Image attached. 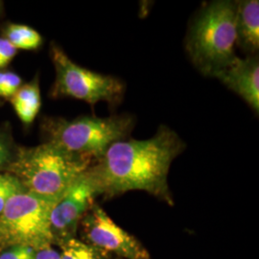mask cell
I'll list each match as a JSON object with an SVG mask.
<instances>
[{
  "label": "cell",
  "instance_id": "52a82bcc",
  "mask_svg": "<svg viewBox=\"0 0 259 259\" xmlns=\"http://www.w3.org/2000/svg\"><path fill=\"white\" fill-rule=\"evenodd\" d=\"M83 230L90 244L108 254L114 253L122 259H150L142 244L113 222L99 205L93 204L89 210Z\"/></svg>",
  "mask_w": 259,
  "mask_h": 259
},
{
  "label": "cell",
  "instance_id": "9a60e30c",
  "mask_svg": "<svg viewBox=\"0 0 259 259\" xmlns=\"http://www.w3.org/2000/svg\"><path fill=\"white\" fill-rule=\"evenodd\" d=\"M21 79L19 75L13 72H0V96L13 97L19 91Z\"/></svg>",
  "mask_w": 259,
  "mask_h": 259
},
{
  "label": "cell",
  "instance_id": "5bb4252c",
  "mask_svg": "<svg viewBox=\"0 0 259 259\" xmlns=\"http://www.w3.org/2000/svg\"><path fill=\"white\" fill-rule=\"evenodd\" d=\"M21 191L22 185L17 177L9 174L0 175V214L10 199Z\"/></svg>",
  "mask_w": 259,
  "mask_h": 259
},
{
  "label": "cell",
  "instance_id": "2e32d148",
  "mask_svg": "<svg viewBox=\"0 0 259 259\" xmlns=\"http://www.w3.org/2000/svg\"><path fill=\"white\" fill-rule=\"evenodd\" d=\"M36 250L28 246H14L10 250L3 252L0 259H35Z\"/></svg>",
  "mask_w": 259,
  "mask_h": 259
},
{
  "label": "cell",
  "instance_id": "30bf717a",
  "mask_svg": "<svg viewBox=\"0 0 259 259\" xmlns=\"http://www.w3.org/2000/svg\"><path fill=\"white\" fill-rule=\"evenodd\" d=\"M236 46L248 53L255 56L259 48V2L245 0L236 2Z\"/></svg>",
  "mask_w": 259,
  "mask_h": 259
},
{
  "label": "cell",
  "instance_id": "4fadbf2b",
  "mask_svg": "<svg viewBox=\"0 0 259 259\" xmlns=\"http://www.w3.org/2000/svg\"><path fill=\"white\" fill-rule=\"evenodd\" d=\"M6 37L17 49L23 50L37 49L42 42L41 36L36 30L20 24L10 25L6 32Z\"/></svg>",
  "mask_w": 259,
  "mask_h": 259
},
{
  "label": "cell",
  "instance_id": "ac0fdd59",
  "mask_svg": "<svg viewBox=\"0 0 259 259\" xmlns=\"http://www.w3.org/2000/svg\"><path fill=\"white\" fill-rule=\"evenodd\" d=\"M35 259H61V255L59 251L48 246L36 250Z\"/></svg>",
  "mask_w": 259,
  "mask_h": 259
},
{
  "label": "cell",
  "instance_id": "6da1fadb",
  "mask_svg": "<svg viewBox=\"0 0 259 259\" xmlns=\"http://www.w3.org/2000/svg\"><path fill=\"white\" fill-rule=\"evenodd\" d=\"M185 149L173 130L160 126L152 139L120 140L106 151L90 172L100 194L110 197L133 190L148 192L173 204L167 176L172 161Z\"/></svg>",
  "mask_w": 259,
  "mask_h": 259
},
{
  "label": "cell",
  "instance_id": "3957f363",
  "mask_svg": "<svg viewBox=\"0 0 259 259\" xmlns=\"http://www.w3.org/2000/svg\"><path fill=\"white\" fill-rule=\"evenodd\" d=\"M90 161L48 142L26 150L15 167L17 178L28 192L60 200L69 186L88 171Z\"/></svg>",
  "mask_w": 259,
  "mask_h": 259
},
{
  "label": "cell",
  "instance_id": "8992f818",
  "mask_svg": "<svg viewBox=\"0 0 259 259\" xmlns=\"http://www.w3.org/2000/svg\"><path fill=\"white\" fill-rule=\"evenodd\" d=\"M51 52L56 69L55 96L71 97L91 105L100 101L116 105L122 100L125 87L120 80L76 65L60 47H52Z\"/></svg>",
  "mask_w": 259,
  "mask_h": 259
},
{
  "label": "cell",
  "instance_id": "7a4b0ae2",
  "mask_svg": "<svg viewBox=\"0 0 259 259\" xmlns=\"http://www.w3.org/2000/svg\"><path fill=\"white\" fill-rule=\"evenodd\" d=\"M236 2L214 1L196 16L186 38V51L195 67L216 77L237 57Z\"/></svg>",
  "mask_w": 259,
  "mask_h": 259
},
{
  "label": "cell",
  "instance_id": "ba28073f",
  "mask_svg": "<svg viewBox=\"0 0 259 259\" xmlns=\"http://www.w3.org/2000/svg\"><path fill=\"white\" fill-rule=\"evenodd\" d=\"M100 195L98 185L90 171L79 177L56 203L50 216L53 235H64L72 232L94 204V199Z\"/></svg>",
  "mask_w": 259,
  "mask_h": 259
},
{
  "label": "cell",
  "instance_id": "ffe728a7",
  "mask_svg": "<svg viewBox=\"0 0 259 259\" xmlns=\"http://www.w3.org/2000/svg\"><path fill=\"white\" fill-rule=\"evenodd\" d=\"M118 259H122V258H118Z\"/></svg>",
  "mask_w": 259,
  "mask_h": 259
},
{
  "label": "cell",
  "instance_id": "5b68a950",
  "mask_svg": "<svg viewBox=\"0 0 259 259\" xmlns=\"http://www.w3.org/2000/svg\"><path fill=\"white\" fill-rule=\"evenodd\" d=\"M58 201L28 191L13 196L0 214V235L14 246L36 250L51 246L54 235L50 216Z\"/></svg>",
  "mask_w": 259,
  "mask_h": 259
},
{
  "label": "cell",
  "instance_id": "e0dca14e",
  "mask_svg": "<svg viewBox=\"0 0 259 259\" xmlns=\"http://www.w3.org/2000/svg\"><path fill=\"white\" fill-rule=\"evenodd\" d=\"M18 49L7 38H0V68L10 64L17 54Z\"/></svg>",
  "mask_w": 259,
  "mask_h": 259
},
{
  "label": "cell",
  "instance_id": "277c9868",
  "mask_svg": "<svg viewBox=\"0 0 259 259\" xmlns=\"http://www.w3.org/2000/svg\"><path fill=\"white\" fill-rule=\"evenodd\" d=\"M133 128L134 118L122 114L54 121L48 131L50 142L60 148L90 160L93 157L99 160L111 144L126 139Z\"/></svg>",
  "mask_w": 259,
  "mask_h": 259
},
{
  "label": "cell",
  "instance_id": "d6986e66",
  "mask_svg": "<svg viewBox=\"0 0 259 259\" xmlns=\"http://www.w3.org/2000/svg\"><path fill=\"white\" fill-rule=\"evenodd\" d=\"M9 158V150L4 141L0 138V168L3 166Z\"/></svg>",
  "mask_w": 259,
  "mask_h": 259
},
{
  "label": "cell",
  "instance_id": "7c38bea8",
  "mask_svg": "<svg viewBox=\"0 0 259 259\" xmlns=\"http://www.w3.org/2000/svg\"><path fill=\"white\" fill-rule=\"evenodd\" d=\"M61 259H109V254L91 244L69 237L61 246Z\"/></svg>",
  "mask_w": 259,
  "mask_h": 259
},
{
  "label": "cell",
  "instance_id": "9c48e42d",
  "mask_svg": "<svg viewBox=\"0 0 259 259\" xmlns=\"http://www.w3.org/2000/svg\"><path fill=\"white\" fill-rule=\"evenodd\" d=\"M218 78L232 92L242 97L250 108L259 111V61L257 56L236 57L219 72Z\"/></svg>",
  "mask_w": 259,
  "mask_h": 259
},
{
  "label": "cell",
  "instance_id": "8fae6325",
  "mask_svg": "<svg viewBox=\"0 0 259 259\" xmlns=\"http://www.w3.org/2000/svg\"><path fill=\"white\" fill-rule=\"evenodd\" d=\"M12 104L19 119L25 124L35 120L40 109L41 100L37 82L27 83L12 97Z\"/></svg>",
  "mask_w": 259,
  "mask_h": 259
}]
</instances>
